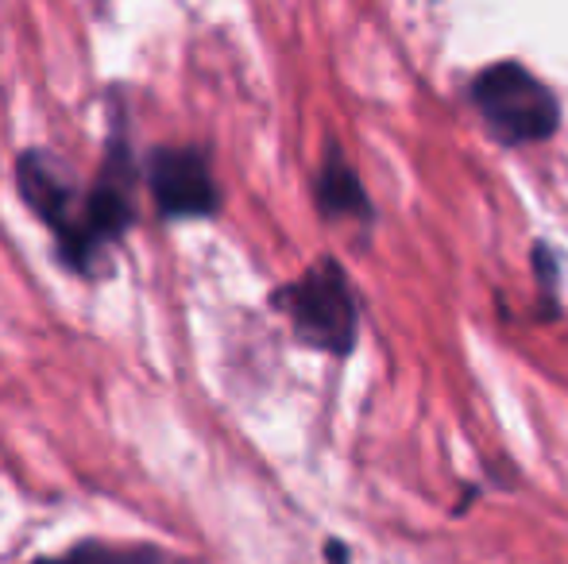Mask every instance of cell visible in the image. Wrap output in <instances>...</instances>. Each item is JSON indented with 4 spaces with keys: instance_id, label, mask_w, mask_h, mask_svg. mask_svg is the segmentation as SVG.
<instances>
[{
    "instance_id": "6da1fadb",
    "label": "cell",
    "mask_w": 568,
    "mask_h": 564,
    "mask_svg": "<svg viewBox=\"0 0 568 564\" xmlns=\"http://www.w3.org/2000/svg\"><path fill=\"white\" fill-rule=\"evenodd\" d=\"M471 105L479 109L487 132L510 147L541 143L561 124V101L523 62H495L471 82Z\"/></svg>"
},
{
    "instance_id": "7a4b0ae2",
    "label": "cell",
    "mask_w": 568,
    "mask_h": 564,
    "mask_svg": "<svg viewBox=\"0 0 568 564\" xmlns=\"http://www.w3.org/2000/svg\"><path fill=\"white\" fill-rule=\"evenodd\" d=\"M135 163H132V143L116 132L109 143L101 178L90 189H82V217L62 248V259L74 267L78 275H98L105 264L109 248L132 228L135 221Z\"/></svg>"
},
{
    "instance_id": "3957f363",
    "label": "cell",
    "mask_w": 568,
    "mask_h": 564,
    "mask_svg": "<svg viewBox=\"0 0 568 564\" xmlns=\"http://www.w3.org/2000/svg\"><path fill=\"white\" fill-rule=\"evenodd\" d=\"M278 306L286 309L294 332L322 352L344 356L356 345V298H352L348 275L337 259H317L298 283L278 290Z\"/></svg>"
},
{
    "instance_id": "277c9868",
    "label": "cell",
    "mask_w": 568,
    "mask_h": 564,
    "mask_svg": "<svg viewBox=\"0 0 568 564\" xmlns=\"http://www.w3.org/2000/svg\"><path fill=\"white\" fill-rule=\"evenodd\" d=\"M148 189L166 221H202L221 209L210 158L197 147H155L148 158Z\"/></svg>"
},
{
    "instance_id": "5b68a950",
    "label": "cell",
    "mask_w": 568,
    "mask_h": 564,
    "mask_svg": "<svg viewBox=\"0 0 568 564\" xmlns=\"http://www.w3.org/2000/svg\"><path fill=\"white\" fill-rule=\"evenodd\" d=\"M314 194H317V209H322L325 217H333V221H341V217L367 221V217H372V202H367L364 186H359V174L352 171L348 158H344L337 147L322 158Z\"/></svg>"
},
{
    "instance_id": "8992f818",
    "label": "cell",
    "mask_w": 568,
    "mask_h": 564,
    "mask_svg": "<svg viewBox=\"0 0 568 564\" xmlns=\"http://www.w3.org/2000/svg\"><path fill=\"white\" fill-rule=\"evenodd\" d=\"M163 553L155 550H116V545H78V550L62 553V557H47L36 564H159Z\"/></svg>"
}]
</instances>
